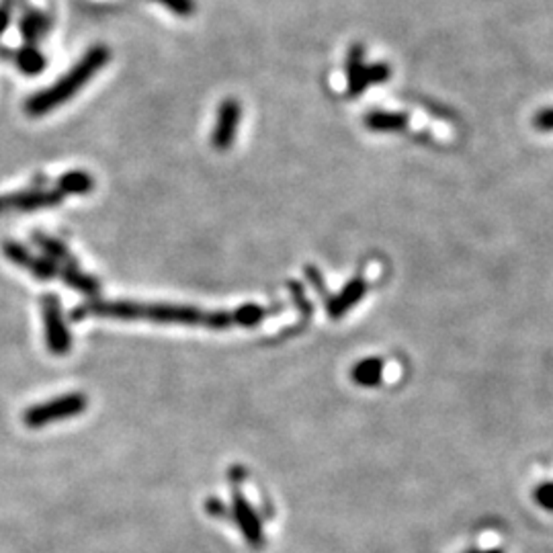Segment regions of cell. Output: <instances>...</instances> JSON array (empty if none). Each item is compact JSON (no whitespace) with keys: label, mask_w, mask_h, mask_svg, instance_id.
Instances as JSON below:
<instances>
[{"label":"cell","mask_w":553,"mask_h":553,"mask_svg":"<svg viewBox=\"0 0 553 553\" xmlns=\"http://www.w3.org/2000/svg\"><path fill=\"white\" fill-rule=\"evenodd\" d=\"M111 60V50L107 45H94L89 52L80 58L76 66L64 74L58 83L47 86L45 91H39L27 100L25 111L31 117H42L47 113L58 109L60 105H64L66 100L76 97L84 84H89L91 80L97 76L100 68H105Z\"/></svg>","instance_id":"6da1fadb"},{"label":"cell","mask_w":553,"mask_h":553,"mask_svg":"<svg viewBox=\"0 0 553 553\" xmlns=\"http://www.w3.org/2000/svg\"><path fill=\"white\" fill-rule=\"evenodd\" d=\"M89 406V397L80 392L64 394L45 404H37L23 413V422L29 429H42L47 424L66 421V418L83 414Z\"/></svg>","instance_id":"7a4b0ae2"},{"label":"cell","mask_w":553,"mask_h":553,"mask_svg":"<svg viewBox=\"0 0 553 553\" xmlns=\"http://www.w3.org/2000/svg\"><path fill=\"white\" fill-rule=\"evenodd\" d=\"M42 316L45 326V345L50 349V353L56 357L68 355L72 349V336L68 326H66L60 298L45 295L42 300Z\"/></svg>","instance_id":"3957f363"},{"label":"cell","mask_w":553,"mask_h":553,"mask_svg":"<svg viewBox=\"0 0 553 553\" xmlns=\"http://www.w3.org/2000/svg\"><path fill=\"white\" fill-rule=\"evenodd\" d=\"M64 201V195L56 188H33V191H19L0 195V213L11 212H37V209L58 207Z\"/></svg>","instance_id":"277c9868"},{"label":"cell","mask_w":553,"mask_h":553,"mask_svg":"<svg viewBox=\"0 0 553 553\" xmlns=\"http://www.w3.org/2000/svg\"><path fill=\"white\" fill-rule=\"evenodd\" d=\"M140 320L197 326L204 322V312L195 306H179V303H140Z\"/></svg>","instance_id":"5b68a950"},{"label":"cell","mask_w":553,"mask_h":553,"mask_svg":"<svg viewBox=\"0 0 553 553\" xmlns=\"http://www.w3.org/2000/svg\"><path fill=\"white\" fill-rule=\"evenodd\" d=\"M232 517L242 531V537L246 539V543L252 549L259 551L265 548V531H262L260 518L240 490L232 492Z\"/></svg>","instance_id":"8992f818"},{"label":"cell","mask_w":553,"mask_h":553,"mask_svg":"<svg viewBox=\"0 0 553 553\" xmlns=\"http://www.w3.org/2000/svg\"><path fill=\"white\" fill-rule=\"evenodd\" d=\"M242 119V105L236 99L221 100L218 107V116H215V125L212 132V144L215 150H230L236 133H238Z\"/></svg>","instance_id":"52a82bcc"},{"label":"cell","mask_w":553,"mask_h":553,"mask_svg":"<svg viewBox=\"0 0 553 553\" xmlns=\"http://www.w3.org/2000/svg\"><path fill=\"white\" fill-rule=\"evenodd\" d=\"M3 252L11 262H15L17 267L29 271L39 281H50L53 279V276H58L60 273V267L56 265V262L45 259V256H36L33 252L27 251L25 246L19 244V242H4Z\"/></svg>","instance_id":"ba28073f"},{"label":"cell","mask_w":553,"mask_h":553,"mask_svg":"<svg viewBox=\"0 0 553 553\" xmlns=\"http://www.w3.org/2000/svg\"><path fill=\"white\" fill-rule=\"evenodd\" d=\"M365 293H367V281L363 279V276H355V279H350L339 293L328 298L326 301L328 316L333 320L342 318L349 309H353L357 303L365 298Z\"/></svg>","instance_id":"9c48e42d"},{"label":"cell","mask_w":553,"mask_h":553,"mask_svg":"<svg viewBox=\"0 0 553 553\" xmlns=\"http://www.w3.org/2000/svg\"><path fill=\"white\" fill-rule=\"evenodd\" d=\"M363 125L369 132L377 133H397L408 130V116L406 113H394V111H369L363 117Z\"/></svg>","instance_id":"30bf717a"},{"label":"cell","mask_w":553,"mask_h":553,"mask_svg":"<svg viewBox=\"0 0 553 553\" xmlns=\"http://www.w3.org/2000/svg\"><path fill=\"white\" fill-rule=\"evenodd\" d=\"M367 89L365 64H363V45H353L347 56V94L359 97Z\"/></svg>","instance_id":"8fae6325"},{"label":"cell","mask_w":553,"mask_h":553,"mask_svg":"<svg viewBox=\"0 0 553 553\" xmlns=\"http://www.w3.org/2000/svg\"><path fill=\"white\" fill-rule=\"evenodd\" d=\"M383 377V361L377 357H367L361 359L357 365L350 369V380H353L359 388H375Z\"/></svg>","instance_id":"7c38bea8"},{"label":"cell","mask_w":553,"mask_h":553,"mask_svg":"<svg viewBox=\"0 0 553 553\" xmlns=\"http://www.w3.org/2000/svg\"><path fill=\"white\" fill-rule=\"evenodd\" d=\"M33 242H36V244L42 248L47 256H50V260L56 262L58 267H76V260L72 259L68 246H66L62 240L36 232L33 234Z\"/></svg>","instance_id":"4fadbf2b"},{"label":"cell","mask_w":553,"mask_h":553,"mask_svg":"<svg viewBox=\"0 0 553 553\" xmlns=\"http://www.w3.org/2000/svg\"><path fill=\"white\" fill-rule=\"evenodd\" d=\"M92 188H94L92 174H89L86 171H68L60 177L56 191H60L66 197V195H89L92 193Z\"/></svg>","instance_id":"5bb4252c"},{"label":"cell","mask_w":553,"mask_h":553,"mask_svg":"<svg viewBox=\"0 0 553 553\" xmlns=\"http://www.w3.org/2000/svg\"><path fill=\"white\" fill-rule=\"evenodd\" d=\"M58 275L62 276V281L70 289H76V292L84 293V295H91V298L99 295V292H100V283L94 279V276L78 271V267H60Z\"/></svg>","instance_id":"9a60e30c"},{"label":"cell","mask_w":553,"mask_h":553,"mask_svg":"<svg viewBox=\"0 0 553 553\" xmlns=\"http://www.w3.org/2000/svg\"><path fill=\"white\" fill-rule=\"evenodd\" d=\"M19 29H21V36L25 37V42L29 45H36L39 39H42L47 31H50V19H47L44 12L29 11L21 17V23H19Z\"/></svg>","instance_id":"2e32d148"},{"label":"cell","mask_w":553,"mask_h":553,"mask_svg":"<svg viewBox=\"0 0 553 553\" xmlns=\"http://www.w3.org/2000/svg\"><path fill=\"white\" fill-rule=\"evenodd\" d=\"M273 312H279V308H262V306H256V303H246V306H240L234 309L232 322H234V326L252 328V326H259V324Z\"/></svg>","instance_id":"e0dca14e"},{"label":"cell","mask_w":553,"mask_h":553,"mask_svg":"<svg viewBox=\"0 0 553 553\" xmlns=\"http://www.w3.org/2000/svg\"><path fill=\"white\" fill-rule=\"evenodd\" d=\"M15 62H17V68L23 74H27V76H37V74L45 70V66H47L44 52H39L36 45L21 47V50L15 53Z\"/></svg>","instance_id":"ac0fdd59"},{"label":"cell","mask_w":553,"mask_h":553,"mask_svg":"<svg viewBox=\"0 0 553 553\" xmlns=\"http://www.w3.org/2000/svg\"><path fill=\"white\" fill-rule=\"evenodd\" d=\"M154 3L166 6L177 17H193L195 11H197V3L195 0H154Z\"/></svg>","instance_id":"d6986e66"},{"label":"cell","mask_w":553,"mask_h":553,"mask_svg":"<svg viewBox=\"0 0 553 553\" xmlns=\"http://www.w3.org/2000/svg\"><path fill=\"white\" fill-rule=\"evenodd\" d=\"M389 76H392V68L388 64H369L365 66V84H380V83H388Z\"/></svg>","instance_id":"ffe728a7"},{"label":"cell","mask_w":553,"mask_h":553,"mask_svg":"<svg viewBox=\"0 0 553 553\" xmlns=\"http://www.w3.org/2000/svg\"><path fill=\"white\" fill-rule=\"evenodd\" d=\"M204 326L212 330H226L234 326L232 322V312H207L204 314Z\"/></svg>","instance_id":"44dd1931"},{"label":"cell","mask_w":553,"mask_h":553,"mask_svg":"<svg viewBox=\"0 0 553 553\" xmlns=\"http://www.w3.org/2000/svg\"><path fill=\"white\" fill-rule=\"evenodd\" d=\"M533 498H535V502L543 510L553 512V482L539 484L537 488H535V492H533Z\"/></svg>","instance_id":"7402d4cb"},{"label":"cell","mask_w":553,"mask_h":553,"mask_svg":"<svg viewBox=\"0 0 553 553\" xmlns=\"http://www.w3.org/2000/svg\"><path fill=\"white\" fill-rule=\"evenodd\" d=\"M533 127L539 132H553V107L537 111L535 117H533Z\"/></svg>","instance_id":"603a6c76"},{"label":"cell","mask_w":553,"mask_h":553,"mask_svg":"<svg viewBox=\"0 0 553 553\" xmlns=\"http://www.w3.org/2000/svg\"><path fill=\"white\" fill-rule=\"evenodd\" d=\"M11 23V4H0V36L6 31Z\"/></svg>","instance_id":"cb8c5ba5"},{"label":"cell","mask_w":553,"mask_h":553,"mask_svg":"<svg viewBox=\"0 0 553 553\" xmlns=\"http://www.w3.org/2000/svg\"><path fill=\"white\" fill-rule=\"evenodd\" d=\"M465 553H504L502 549H474V551H465Z\"/></svg>","instance_id":"d4e9b609"}]
</instances>
